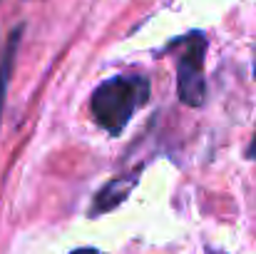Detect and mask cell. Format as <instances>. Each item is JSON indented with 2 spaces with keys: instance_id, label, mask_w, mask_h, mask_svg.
I'll use <instances>...</instances> for the list:
<instances>
[{
  "instance_id": "7",
  "label": "cell",
  "mask_w": 256,
  "mask_h": 254,
  "mask_svg": "<svg viewBox=\"0 0 256 254\" xmlns=\"http://www.w3.org/2000/svg\"><path fill=\"white\" fill-rule=\"evenodd\" d=\"M206 254H224V252H216V249H209Z\"/></svg>"
},
{
  "instance_id": "3",
  "label": "cell",
  "mask_w": 256,
  "mask_h": 254,
  "mask_svg": "<svg viewBox=\"0 0 256 254\" xmlns=\"http://www.w3.org/2000/svg\"><path fill=\"white\" fill-rule=\"evenodd\" d=\"M137 184V174H127V177H117V179H110L92 199V207H90V217H100L104 212H112L117 209L127 197L130 192L134 189Z\"/></svg>"
},
{
  "instance_id": "8",
  "label": "cell",
  "mask_w": 256,
  "mask_h": 254,
  "mask_svg": "<svg viewBox=\"0 0 256 254\" xmlns=\"http://www.w3.org/2000/svg\"><path fill=\"white\" fill-rule=\"evenodd\" d=\"M254 78H256V60H254Z\"/></svg>"
},
{
  "instance_id": "1",
  "label": "cell",
  "mask_w": 256,
  "mask_h": 254,
  "mask_svg": "<svg viewBox=\"0 0 256 254\" xmlns=\"http://www.w3.org/2000/svg\"><path fill=\"white\" fill-rule=\"evenodd\" d=\"M150 100V83L142 75H120L97 85L90 97L92 120L110 135H120L132 115L147 105Z\"/></svg>"
},
{
  "instance_id": "4",
  "label": "cell",
  "mask_w": 256,
  "mask_h": 254,
  "mask_svg": "<svg viewBox=\"0 0 256 254\" xmlns=\"http://www.w3.org/2000/svg\"><path fill=\"white\" fill-rule=\"evenodd\" d=\"M20 28L10 35L8 45H5V53L0 55V110H2V97H5V87L10 80V68H12V58H15V50H18V43H20Z\"/></svg>"
},
{
  "instance_id": "6",
  "label": "cell",
  "mask_w": 256,
  "mask_h": 254,
  "mask_svg": "<svg viewBox=\"0 0 256 254\" xmlns=\"http://www.w3.org/2000/svg\"><path fill=\"white\" fill-rule=\"evenodd\" d=\"M246 155H249V160H256V137L252 140V145H249V150H246Z\"/></svg>"
},
{
  "instance_id": "2",
  "label": "cell",
  "mask_w": 256,
  "mask_h": 254,
  "mask_svg": "<svg viewBox=\"0 0 256 254\" xmlns=\"http://www.w3.org/2000/svg\"><path fill=\"white\" fill-rule=\"evenodd\" d=\"M184 53L176 60V90L179 100L189 107H199L206 97V80H204V55H206V38L202 33L186 35Z\"/></svg>"
},
{
  "instance_id": "5",
  "label": "cell",
  "mask_w": 256,
  "mask_h": 254,
  "mask_svg": "<svg viewBox=\"0 0 256 254\" xmlns=\"http://www.w3.org/2000/svg\"><path fill=\"white\" fill-rule=\"evenodd\" d=\"M70 254H102V252H97L94 247H80V249H72Z\"/></svg>"
}]
</instances>
